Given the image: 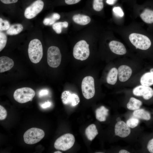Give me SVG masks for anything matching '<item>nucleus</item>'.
<instances>
[{
	"mask_svg": "<svg viewBox=\"0 0 153 153\" xmlns=\"http://www.w3.org/2000/svg\"><path fill=\"white\" fill-rule=\"evenodd\" d=\"M140 16L145 22L147 24L153 23V10L145 8L140 14Z\"/></svg>",
	"mask_w": 153,
	"mask_h": 153,
	"instance_id": "19",
	"label": "nucleus"
},
{
	"mask_svg": "<svg viewBox=\"0 0 153 153\" xmlns=\"http://www.w3.org/2000/svg\"><path fill=\"white\" fill-rule=\"evenodd\" d=\"M51 103L49 101H47L45 102L42 104L41 107L43 109H45L50 107L51 105Z\"/></svg>",
	"mask_w": 153,
	"mask_h": 153,
	"instance_id": "37",
	"label": "nucleus"
},
{
	"mask_svg": "<svg viewBox=\"0 0 153 153\" xmlns=\"http://www.w3.org/2000/svg\"><path fill=\"white\" fill-rule=\"evenodd\" d=\"M116 0H107V3L109 5H113L114 4Z\"/></svg>",
	"mask_w": 153,
	"mask_h": 153,
	"instance_id": "39",
	"label": "nucleus"
},
{
	"mask_svg": "<svg viewBox=\"0 0 153 153\" xmlns=\"http://www.w3.org/2000/svg\"><path fill=\"white\" fill-rule=\"evenodd\" d=\"M28 52L29 58L32 63H38L43 56V48L41 42L37 39L31 40L29 43Z\"/></svg>",
	"mask_w": 153,
	"mask_h": 153,
	"instance_id": "1",
	"label": "nucleus"
},
{
	"mask_svg": "<svg viewBox=\"0 0 153 153\" xmlns=\"http://www.w3.org/2000/svg\"><path fill=\"white\" fill-rule=\"evenodd\" d=\"M118 71L119 80L121 82L127 80L132 73L131 69L129 66L125 65L120 66L118 69Z\"/></svg>",
	"mask_w": 153,
	"mask_h": 153,
	"instance_id": "13",
	"label": "nucleus"
},
{
	"mask_svg": "<svg viewBox=\"0 0 153 153\" xmlns=\"http://www.w3.org/2000/svg\"><path fill=\"white\" fill-rule=\"evenodd\" d=\"M85 133L88 139L91 141H92L98 133L96 126L94 124H92L88 126L86 129Z\"/></svg>",
	"mask_w": 153,
	"mask_h": 153,
	"instance_id": "20",
	"label": "nucleus"
},
{
	"mask_svg": "<svg viewBox=\"0 0 153 153\" xmlns=\"http://www.w3.org/2000/svg\"><path fill=\"white\" fill-rule=\"evenodd\" d=\"M109 110L104 106H101L95 111L96 118L100 122L106 120L108 115Z\"/></svg>",
	"mask_w": 153,
	"mask_h": 153,
	"instance_id": "17",
	"label": "nucleus"
},
{
	"mask_svg": "<svg viewBox=\"0 0 153 153\" xmlns=\"http://www.w3.org/2000/svg\"><path fill=\"white\" fill-rule=\"evenodd\" d=\"M139 121L137 118H131L129 119L126 122V124L130 128H134L137 126Z\"/></svg>",
	"mask_w": 153,
	"mask_h": 153,
	"instance_id": "27",
	"label": "nucleus"
},
{
	"mask_svg": "<svg viewBox=\"0 0 153 153\" xmlns=\"http://www.w3.org/2000/svg\"><path fill=\"white\" fill-rule=\"evenodd\" d=\"M103 0H94L93 8L95 11H99L103 8Z\"/></svg>",
	"mask_w": 153,
	"mask_h": 153,
	"instance_id": "26",
	"label": "nucleus"
},
{
	"mask_svg": "<svg viewBox=\"0 0 153 153\" xmlns=\"http://www.w3.org/2000/svg\"><path fill=\"white\" fill-rule=\"evenodd\" d=\"M133 93L136 96H142L144 99L148 100L153 96V89L149 86L141 85L134 88Z\"/></svg>",
	"mask_w": 153,
	"mask_h": 153,
	"instance_id": "11",
	"label": "nucleus"
},
{
	"mask_svg": "<svg viewBox=\"0 0 153 153\" xmlns=\"http://www.w3.org/2000/svg\"><path fill=\"white\" fill-rule=\"evenodd\" d=\"M61 98L63 103L65 105H70L74 107L80 101V98L76 94L71 93L68 91H65L62 93Z\"/></svg>",
	"mask_w": 153,
	"mask_h": 153,
	"instance_id": "10",
	"label": "nucleus"
},
{
	"mask_svg": "<svg viewBox=\"0 0 153 153\" xmlns=\"http://www.w3.org/2000/svg\"><path fill=\"white\" fill-rule=\"evenodd\" d=\"M23 29L22 25L20 24H15L10 26L7 30L6 33L10 35H16L19 33Z\"/></svg>",
	"mask_w": 153,
	"mask_h": 153,
	"instance_id": "24",
	"label": "nucleus"
},
{
	"mask_svg": "<svg viewBox=\"0 0 153 153\" xmlns=\"http://www.w3.org/2000/svg\"><path fill=\"white\" fill-rule=\"evenodd\" d=\"M52 16L56 20L59 19L60 17V14L57 13H54Z\"/></svg>",
	"mask_w": 153,
	"mask_h": 153,
	"instance_id": "38",
	"label": "nucleus"
},
{
	"mask_svg": "<svg viewBox=\"0 0 153 153\" xmlns=\"http://www.w3.org/2000/svg\"><path fill=\"white\" fill-rule=\"evenodd\" d=\"M129 40L131 43L136 48L142 50L148 49L151 45L149 39L145 35L133 33L130 35Z\"/></svg>",
	"mask_w": 153,
	"mask_h": 153,
	"instance_id": "3",
	"label": "nucleus"
},
{
	"mask_svg": "<svg viewBox=\"0 0 153 153\" xmlns=\"http://www.w3.org/2000/svg\"><path fill=\"white\" fill-rule=\"evenodd\" d=\"M74 135L71 133H66L58 138L54 144V147L57 150L63 151L71 148L75 142Z\"/></svg>",
	"mask_w": 153,
	"mask_h": 153,
	"instance_id": "6",
	"label": "nucleus"
},
{
	"mask_svg": "<svg viewBox=\"0 0 153 153\" xmlns=\"http://www.w3.org/2000/svg\"><path fill=\"white\" fill-rule=\"evenodd\" d=\"M48 93V91L46 89H43L40 90L39 93V97H42L47 95Z\"/></svg>",
	"mask_w": 153,
	"mask_h": 153,
	"instance_id": "34",
	"label": "nucleus"
},
{
	"mask_svg": "<svg viewBox=\"0 0 153 153\" xmlns=\"http://www.w3.org/2000/svg\"><path fill=\"white\" fill-rule=\"evenodd\" d=\"M55 20L53 17L51 16L50 17L45 18L43 21V24L45 25H51L53 24L55 22Z\"/></svg>",
	"mask_w": 153,
	"mask_h": 153,
	"instance_id": "31",
	"label": "nucleus"
},
{
	"mask_svg": "<svg viewBox=\"0 0 153 153\" xmlns=\"http://www.w3.org/2000/svg\"><path fill=\"white\" fill-rule=\"evenodd\" d=\"M82 94L86 99L93 97L95 94L94 80L93 77L88 76L82 80L81 84Z\"/></svg>",
	"mask_w": 153,
	"mask_h": 153,
	"instance_id": "8",
	"label": "nucleus"
},
{
	"mask_svg": "<svg viewBox=\"0 0 153 153\" xmlns=\"http://www.w3.org/2000/svg\"><path fill=\"white\" fill-rule=\"evenodd\" d=\"M147 148L150 153H153V138L149 141L147 144Z\"/></svg>",
	"mask_w": 153,
	"mask_h": 153,
	"instance_id": "33",
	"label": "nucleus"
},
{
	"mask_svg": "<svg viewBox=\"0 0 153 153\" xmlns=\"http://www.w3.org/2000/svg\"><path fill=\"white\" fill-rule=\"evenodd\" d=\"M68 25L67 22H59L54 23L52 25V28L57 34L60 33L63 27L67 28Z\"/></svg>",
	"mask_w": 153,
	"mask_h": 153,
	"instance_id": "25",
	"label": "nucleus"
},
{
	"mask_svg": "<svg viewBox=\"0 0 153 153\" xmlns=\"http://www.w3.org/2000/svg\"><path fill=\"white\" fill-rule=\"evenodd\" d=\"M150 72L151 73H153V68H152L150 70Z\"/></svg>",
	"mask_w": 153,
	"mask_h": 153,
	"instance_id": "42",
	"label": "nucleus"
},
{
	"mask_svg": "<svg viewBox=\"0 0 153 153\" xmlns=\"http://www.w3.org/2000/svg\"><path fill=\"white\" fill-rule=\"evenodd\" d=\"M73 54L76 59L81 61L86 60L90 55L89 44L84 40L78 42L73 48Z\"/></svg>",
	"mask_w": 153,
	"mask_h": 153,
	"instance_id": "4",
	"label": "nucleus"
},
{
	"mask_svg": "<svg viewBox=\"0 0 153 153\" xmlns=\"http://www.w3.org/2000/svg\"><path fill=\"white\" fill-rule=\"evenodd\" d=\"M9 22L6 20H3L0 18V30L1 31L7 30L10 27Z\"/></svg>",
	"mask_w": 153,
	"mask_h": 153,
	"instance_id": "29",
	"label": "nucleus"
},
{
	"mask_svg": "<svg viewBox=\"0 0 153 153\" xmlns=\"http://www.w3.org/2000/svg\"><path fill=\"white\" fill-rule=\"evenodd\" d=\"M119 153H130L129 151H128L127 150L122 149L120 150L119 151Z\"/></svg>",
	"mask_w": 153,
	"mask_h": 153,
	"instance_id": "40",
	"label": "nucleus"
},
{
	"mask_svg": "<svg viewBox=\"0 0 153 153\" xmlns=\"http://www.w3.org/2000/svg\"><path fill=\"white\" fill-rule=\"evenodd\" d=\"M54 153H61L62 152H61L60 151H56Z\"/></svg>",
	"mask_w": 153,
	"mask_h": 153,
	"instance_id": "41",
	"label": "nucleus"
},
{
	"mask_svg": "<svg viewBox=\"0 0 153 153\" xmlns=\"http://www.w3.org/2000/svg\"><path fill=\"white\" fill-rule=\"evenodd\" d=\"M7 113L6 110L1 105H0V120L5 119L6 117Z\"/></svg>",
	"mask_w": 153,
	"mask_h": 153,
	"instance_id": "32",
	"label": "nucleus"
},
{
	"mask_svg": "<svg viewBox=\"0 0 153 153\" xmlns=\"http://www.w3.org/2000/svg\"><path fill=\"white\" fill-rule=\"evenodd\" d=\"M114 14L116 16L122 17L124 15V13L121 8L119 7H114L113 9Z\"/></svg>",
	"mask_w": 153,
	"mask_h": 153,
	"instance_id": "30",
	"label": "nucleus"
},
{
	"mask_svg": "<svg viewBox=\"0 0 153 153\" xmlns=\"http://www.w3.org/2000/svg\"><path fill=\"white\" fill-rule=\"evenodd\" d=\"M13 60L6 56L0 57V72H4L10 70L14 65Z\"/></svg>",
	"mask_w": 153,
	"mask_h": 153,
	"instance_id": "15",
	"label": "nucleus"
},
{
	"mask_svg": "<svg viewBox=\"0 0 153 153\" xmlns=\"http://www.w3.org/2000/svg\"><path fill=\"white\" fill-rule=\"evenodd\" d=\"M2 2L5 4H10L17 2L18 0H0Z\"/></svg>",
	"mask_w": 153,
	"mask_h": 153,
	"instance_id": "36",
	"label": "nucleus"
},
{
	"mask_svg": "<svg viewBox=\"0 0 153 153\" xmlns=\"http://www.w3.org/2000/svg\"><path fill=\"white\" fill-rule=\"evenodd\" d=\"M72 18L75 22L82 25H87L91 21V19L89 16L80 14L75 15Z\"/></svg>",
	"mask_w": 153,
	"mask_h": 153,
	"instance_id": "16",
	"label": "nucleus"
},
{
	"mask_svg": "<svg viewBox=\"0 0 153 153\" xmlns=\"http://www.w3.org/2000/svg\"><path fill=\"white\" fill-rule=\"evenodd\" d=\"M114 132L116 135L121 137L125 138L130 134L131 130L126 123L123 121H120L116 124Z\"/></svg>",
	"mask_w": 153,
	"mask_h": 153,
	"instance_id": "12",
	"label": "nucleus"
},
{
	"mask_svg": "<svg viewBox=\"0 0 153 153\" xmlns=\"http://www.w3.org/2000/svg\"><path fill=\"white\" fill-rule=\"evenodd\" d=\"M81 0H65L66 3L68 5H72L76 3Z\"/></svg>",
	"mask_w": 153,
	"mask_h": 153,
	"instance_id": "35",
	"label": "nucleus"
},
{
	"mask_svg": "<svg viewBox=\"0 0 153 153\" xmlns=\"http://www.w3.org/2000/svg\"><path fill=\"white\" fill-rule=\"evenodd\" d=\"M45 135L42 129L36 128H31L24 134L23 137L24 142L26 144H32L39 142Z\"/></svg>",
	"mask_w": 153,
	"mask_h": 153,
	"instance_id": "2",
	"label": "nucleus"
},
{
	"mask_svg": "<svg viewBox=\"0 0 153 153\" xmlns=\"http://www.w3.org/2000/svg\"><path fill=\"white\" fill-rule=\"evenodd\" d=\"M35 91L29 87H23L16 89L14 94V99L21 103L31 101L35 95Z\"/></svg>",
	"mask_w": 153,
	"mask_h": 153,
	"instance_id": "5",
	"label": "nucleus"
},
{
	"mask_svg": "<svg viewBox=\"0 0 153 153\" xmlns=\"http://www.w3.org/2000/svg\"><path fill=\"white\" fill-rule=\"evenodd\" d=\"M44 5V2L41 0L35 1L26 8L24 16L28 19L34 18L42 10Z\"/></svg>",
	"mask_w": 153,
	"mask_h": 153,
	"instance_id": "9",
	"label": "nucleus"
},
{
	"mask_svg": "<svg viewBox=\"0 0 153 153\" xmlns=\"http://www.w3.org/2000/svg\"><path fill=\"white\" fill-rule=\"evenodd\" d=\"M61 55L59 48L52 46L48 49L47 52V61L48 65L52 67L56 68L60 65Z\"/></svg>",
	"mask_w": 153,
	"mask_h": 153,
	"instance_id": "7",
	"label": "nucleus"
},
{
	"mask_svg": "<svg viewBox=\"0 0 153 153\" xmlns=\"http://www.w3.org/2000/svg\"><path fill=\"white\" fill-rule=\"evenodd\" d=\"M118 76V69L115 67L112 68L109 72L107 77V83L111 85L115 84L117 82Z\"/></svg>",
	"mask_w": 153,
	"mask_h": 153,
	"instance_id": "18",
	"label": "nucleus"
},
{
	"mask_svg": "<svg viewBox=\"0 0 153 153\" xmlns=\"http://www.w3.org/2000/svg\"><path fill=\"white\" fill-rule=\"evenodd\" d=\"M7 41V37L3 32H0V51H1L5 47Z\"/></svg>",
	"mask_w": 153,
	"mask_h": 153,
	"instance_id": "28",
	"label": "nucleus"
},
{
	"mask_svg": "<svg viewBox=\"0 0 153 153\" xmlns=\"http://www.w3.org/2000/svg\"><path fill=\"white\" fill-rule=\"evenodd\" d=\"M142 103L140 100L134 97L130 98L129 102L127 103V108L130 110H136L139 109Z\"/></svg>",
	"mask_w": 153,
	"mask_h": 153,
	"instance_id": "23",
	"label": "nucleus"
},
{
	"mask_svg": "<svg viewBox=\"0 0 153 153\" xmlns=\"http://www.w3.org/2000/svg\"><path fill=\"white\" fill-rule=\"evenodd\" d=\"M140 82L144 86H149L153 85V73L150 72L144 73L141 77Z\"/></svg>",
	"mask_w": 153,
	"mask_h": 153,
	"instance_id": "21",
	"label": "nucleus"
},
{
	"mask_svg": "<svg viewBox=\"0 0 153 153\" xmlns=\"http://www.w3.org/2000/svg\"><path fill=\"white\" fill-rule=\"evenodd\" d=\"M109 46L111 51L116 54L123 55L126 53L125 46L122 43L119 41H112L109 42Z\"/></svg>",
	"mask_w": 153,
	"mask_h": 153,
	"instance_id": "14",
	"label": "nucleus"
},
{
	"mask_svg": "<svg viewBox=\"0 0 153 153\" xmlns=\"http://www.w3.org/2000/svg\"><path fill=\"white\" fill-rule=\"evenodd\" d=\"M133 114L137 118L146 120H150L151 118L150 113L148 111L142 109L135 110L133 112Z\"/></svg>",
	"mask_w": 153,
	"mask_h": 153,
	"instance_id": "22",
	"label": "nucleus"
}]
</instances>
